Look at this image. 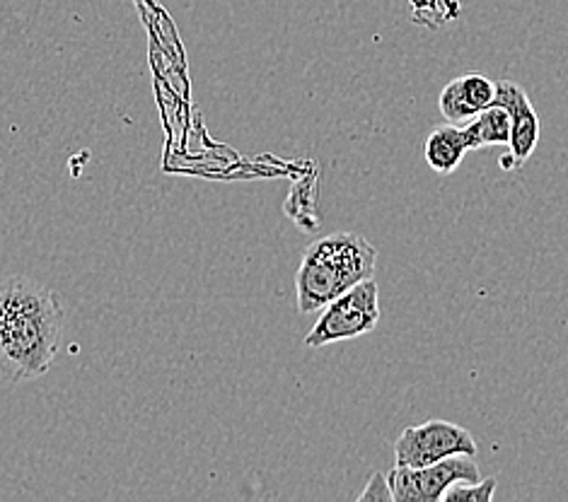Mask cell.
I'll use <instances>...</instances> for the list:
<instances>
[{"label": "cell", "mask_w": 568, "mask_h": 502, "mask_svg": "<svg viewBox=\"0 0 568 502\" xmlns=\"http://www.w3.org/2000/svg\"><path fill=\"white\" fill-rule=\"evenodd\" d=\"M381 321V288L375 278L363 280L320 309L315 327L305 336V348H324L371 334Z\"/></svg>", "instance_id": "3957f363"}, {"label": "cell", "mask_w": 568, "mask_h": 502, "mask_svg": "<svg viewBox=\"0 0 568 502\" xmlns=\"http://www.w3.org/2000/svg\"><path fill=\"white\" fill-rule=\"evenodd\" d=\"M457 481H481L479 467L471 457L457 454L422 469L395 467L387 473L392 502H443L445 491Z\"/></svg>", "instance_id": "5b68a950"}, {"label": "cell", "mask_w": 568, "mask_h": 502, "mask_svg": "<svg viewBox=\"0 0 568 502\" xmlns=\"http://www.w3.org/2000/svg\"><path fill=\"white\" fill-rule=\"evenodd\" d=\"M496 479H481L477 483L457 481L443 495V502H491L496 495Z\"/></svg>", "instance_id": "30bf717a"}, {"label": "cell", "mask_w": 568, "mask_h": 502, "mask_svg": "<svg viewBox=\"0 0 568 502\" xmlns=\"http://www.w3.org/2000/svg\"><path fill=\"white\" fill-rule=\"evenodd\" d=\"M469 151H481L491 145H508L510 141V114L504 106H486L475 119L459 126Z\"/></svg>", "instance_id": "9c48e42d"}, {"label": "cell", "mask_w": 568, "mask_h": 502, "mask_svg": "<svg viewBox=\"0 0 568 502\" xmlns=\"http://www.w3.org/2000/svg\"><path fill=\"white\" fill-rule=\"evenodd\" d=\"M377 252L358 233H334L307 244L295 270V300L301 315H313L354 285L373 278Z\"/></svg>", "instance_id": "7a4b0ae2"}, {"label": "cell", "mask_w": 568, "mask_h": 502, "mask_svg": "<svg viewBox=\"0 0 568 502\" xmlns=\"http://www.w3.org/2000/svg\"><path fill=\"white\" fill-rule=\"evenodd\" d=\"M496 98V83L481 73H467L455 78L443 88L438 106L448 124L463 126L475 119L486 106H491Z\"/></svg>", "instance_id": "52a82bcc"}, {"label": "cell", "mask_w": 568, "mask_h": 502, "mask_svg": "<svg viewBox=\"0 0 568 502\" xmlns=\"http://www.w3.org/2000/svg\"><path fill=\"white\" fill-rule=\"evenodd\" d=\"M491 104L504 106L510 114L508 157L500 160V167L513 172L535 155V147L539 143V116L527 92L518 83H513V80H498L496 98Z\"/></svg>", "instance_id": "8992f818"}, {"label": "cell", "mask_w": 568, "mask_h": 502, "mask_svg": "<svg viewBox=\"0 0 568 502\" xmlns=\"http://www.w3.org/2000/svg\"><path fill=\"white\" fill-rule=\"evenodd\" d=\"M467 141L463 135V129L455 124H445L433 129L424 145L426 165L436 174H453L467 155Z\"/></svg>", "instance_id": "ba28073f"}, {"label": "cell", "mask_w": 568, "mask_h": 502, "mask_svg": "<svg viewBox=\"0 0 568 502\" xmlns=\"http://www.w3.org/2000/svg\"><path fill=\"white\" fill-rule=\"evenodd\" d=\"M395 467L422 469L448 457H475L477 440L463 426L450 420H426L422 426H409L395 440Z\"/></svg>", "instance_id": "277c9868"}, {"label": "cell", "mask_w": 568, "mask_h": 502, "mask_svg": "<svg viewBox=\"0 0 568 502\" xmlns=\"http://www.w3.org/2000/svg\"><path fill=\"white\" fill-rule=\"evenodd\" d=\"M63 334L61 297L30 276H0V382L49 372Z\"/></svg>", "instance_id": "6da1fadb"}, {"label": "cell", "mask_w": 568, "mask_h": 502, "mask_svg": "<svg viewBox=\"0 0 568 502\" xmlns=\"http://www.w3.org/2000/svg\"><path fill=\"white\" fill-rule=\"evenodd\" d=\"M361 502H392V491H389V483H387V477H383V473H375V477H371V481L365 483V491L358 495Z\"/></svg>", "instance_id": "8fae6325"}]
</instances>
